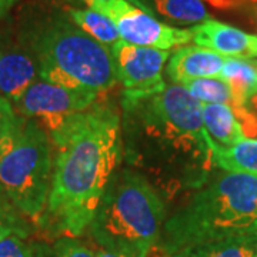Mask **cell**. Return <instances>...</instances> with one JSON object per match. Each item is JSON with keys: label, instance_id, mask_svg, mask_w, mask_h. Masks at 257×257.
<instances>
[{"label": "cell", "instance_id": "1", "mask_svg": "<svg viewBox=\"0 0 257 257\" xmlns=\"http://www.w3.org/2000/svg\"><path fill=\"white\" fill-rule=\"evenodd\" d=\"M123 155L160 197L196 192L216 167L202 103L180 84L123 104Z\"/></svg>", "mask_w": 257, "mask_h": 257}, {"label": "cell", "instance_id": "2", "mask_svg": "<svg viewBox=\"0 0 257 257\" xmlns=\"http://www.w3.org/2000/svg\"><path fill=\"white\" fill-rule=\"evenodd\" d=\"M53 173L46 207L37 220L47 240L83 236L123 159L121 119L106 103H93L55 133Z\"/></svg>", "mask_w": 257, "mask_h": 257}, {"label": "cell", "instance_id": "3", "mask_svg": "<svg viewBox=\"0 0 257 257\" xmlns=\"http://www.w3.org/2000/svg\"><path fill=\"white\" fill-rule=\"evenodd\" d=\"M256 229L257 176L223 170L166 219L155 248L170 256L186 247Z\"/></svg>", "mask_w": 257, "mask_h": 257}, {"label": "cell", "instance_id": "4", "mask_svg": "<svg viewBox=\"0 0 257 257\" xmlns=\"http://www.w3.org/2000/svg\"><path fill=\"white\" fill-rule=\"evenodd\" d=\"M166 221L160 194L132 169H116L89 226L93 243L126 257H147Z\"/></svg>", "mask_w": 257, "mask_h": 257}, {"label": "cell", "instance_id": "5", "mask_svg": "<svg viewBox=\"0 0 257 257\" xmlns=\"http://www.w3.org/2000/svg\"><path fill=\"white\" fill-rule=\"evenodd\" d=\"M32 50L42 80L97 96L117 82L110 47L70 19L56 18L40 26L32 39Z\"/></svg>", "mask_w": 257, "mask_h": 257}, {"label": "cell", "instance_id": "6", "mask_svg": "<svg viewBox=\"0 0 257 257\" xmlns=\"http://www.w3.org/2000/svg\"><path fill=\"white\" fill-rule=\"evenodd\" d=\"M53 173V146L36 120L23 117L0 140V186L26 219H40L46 207Z\"/></svg>", "mask_w": 257, "mask_h": 257}, {"label": "cell", "instance_id": "7", "mask_svg": "<svg viewBox=\"0 0 257 257\" xmlns=\"http://www.w3.org/2000/svg\"><path fill=\"white\" fill-rule=\"evenodd\" d=\"M92 9L110 18L117 26L120 39L128 45L170 50L193 40L190 29L169 26L128 0H106Z\"/></svg>", "mask_w": 257, "mask_h": 257}, {"label": "cell", "instance_id": "8", "mask_svg": "<svg viewBox=\"0 0 257 257\" xmlns=\"http://www.w3.org/2000/svg\"><path fill=\"white\" fill-rule=\"evenodd\" d=\"M114 59L116 77L124 87L123 104H132L163 92L167 86L162 77L169 50L128 45L120 40L110 47Z\"/></svg>", "mask_w": 257, "mask_h": 257}, {"label": "cell", "instance_id": "9", "mask_svg": "<svg viewBox=\"0 0 257 257\" xmlns=\"http://www.w3.org/2000/svg\"><path fill=\"white\" fill-rule=\"evenodd\" d=\"M97 99V94L79 92L40 79L30 84L13 106L20 116L36 120L47 135H52L74 114L89 109Z\"/></svg>", "mask_w": 257, "mask_h": 257}, {"label": "cell", "instance_id": "10", "mask_svg": "<svg viewBox=\"0 0 257 257\" xmlns=\"http://www.w3.org/2000/svg\"><path fill=\"white\" fill-rule=\"evenodd\" d=\"M197 46L233 59H257V36L217 20H206L190 29Z\"/></svg>", "mask_w": 257, "mask_h": 257}, {"label": "cell", "instance_id": "11", "mask_svg": "<svg viewBox=\"0 0 257 257\" xmlns=\"http://www.w3.org/2000/svg\"><path fill=\"white\" fill-rule=\"evenodd\" d=\"M226 60L227 57L197 45L179 47L169 57L167 76L180 86L203 77H220Z\"/></svg>", "mask_w": 257, "mask_h": 257}, {"label": "cell", "instance_id": "12", "mask_svg": "<svg viewBox=\"0 0 257 257\" xmlns=\"http://www.w3.org/2000/svg\"><path fill=\"white\" fill-rule=\"evenodd\" d=\"M37 77L39 66L33 53L16 46L0 47V94L16 103Z\"/></svg>", "mask_w": 257, "mask_h": 257}, {"label": "cell", "instance_id": "13", "mask_svg": "<svg viewBox=\"0 0 257 257\" xmlns=\"http://www.w3.org/2000/svg\"><path fill=\"white\" fill-rule=\"evenodd\" d=\"M202 119L213 150L227 149L246 139L243 123L230 104H203Z\"/></svg>", "mask_w": 257, "mask_h": 257}, {"label": "cell", "instance_id": "14", "mask_svg": "<svg viewBox=\"0 0 257 257\" xmlns=\"http://www.w3.org/2000/svg\"><path fill=\"white\" fill-rule=\"evenodd\" d=\"M165 257H257V229L186 247Z\"/></svg>", "mask_w": 257, "mask_h": 257}, {"label": "cell", "instance_id": "15", "mask_svg": "<svg viewBox=\"0 0 257 257\" xmlns=\"http://www.w3.org/2000/svg\"><path fill=\"white\" fill-rule=\"evenodd\" d=\"M233 93V107H243L257 96V62L227 57L220 74Z\"/></svg>", "mask_w": 257, "mask_h": 257}, {"label": "cell", "instance_id": "16", "mask_svg": "<svg viewBox=\"0 0 257 257\" xmlns=\"http://www.w3.org/2000/svg\"><path fill=\"white\" fill-rule=\"evenodd\" d=\"M216 167L224 172L257 176V139H244L227 149H214Z\"/></svg>", "mask_w": 257, "mask_h": 257}, {"label": "cell", "instance_id": "17", "mask_svg": "<svg viewBox=\"0 0 257 257\" xmlns=\"http://www.w3.org/2000/svg\"><path fill=\"white\" fill-rule=\"evenodd\" d=\"M69 19L84 33L104 46L113 47L121 40L114 22L97 10L72 9L69 10Z\"/></svg>", "mask_w": 257, "mask_h": 257}, {"label": "cell", "instance_id": "18", "mask_svg": "<svg viewBox=\"0 0 257 257\" xmlns=\"http://www.w3.org/2000/svg\"><path fill=\"white\" fill-rule=\"evenodd\" d=\"M152 6L160 16L182 25H200L210 19L203 0H152Z\"/></svg>", "mask_w": 257, "mask_h": 257}, {"label": "cell", "instance_id": "19", "mask_svg": "<svg viewBox=\"0 0 257 257\" xmlns=\"http://www.w3.org/2000/svg\"><path fill=\"white\" fill-rule=\"evenodd\" d=\"M183 87L203 104H233V93L220 77H203L184 83Z\"/></svg>", "mask_w": 257, "mask_h": 257}, {"label": "cell", "instance_id": "20", "mask_svg": "<svg viewBox=\"0 0 257 257\" xmlns=\"http://www.w3.org/2000/svg\"><path fill=\"white\" fill-rule=\"evenodd\" d=\"M35 257H94L90 246L74 237H59L32 244Z\"/></svg>", "mask_w": 257, "mask_h": 257}, {"label": "cell", "instance_id": "21", "mask_svg": "<svg viewBox=\"0 0 257 257\" xmlns=\"http://www.w3.org/2000/svg\"><path fill=\"white\" fill-rule=\"evenodd\" d=\"M32 233V227L28 219L16 209L9 196L0 186V240L8 236L16 234L22 239H26Z\"/></svg>", "mask_w": 257, "mask_h": 257}, {"label": "cell", "instance_id": "22", "mask_svg": "<svg viewBox=\"0 0 257 257\" xmlns=\"http://www.w3.org/2000/svg\"><path fill=\"white\" fill-rule=\"evenodd\" d=\"M23 116H20L13 103L0 94V140L10 135L22 123Z\"/></svg>", "mask_w": 257, "mask_h": 257}, {"label": "cell", "instance_id": "23", "mask_svg": "<svg viewBox=\"0 0 257 257\" xmlns=\"http://www.w3.org/2000/svg\"><path fill=\"white\" fill-rule=\"evenodd\" d=\"M0 257H35L33 247L16 234L0 240Z\"/></svg>", "mask_w": 257, "mask_h": 257}, {"label": "cell", "instance_id": "24", "mask_svg": "<svg viewBox=\"0 0 257 257\" xmlns=\"http://www.w3.org/2000/svg\"><path fill=\"white\" fill-rule=\"evenodd\" d=\"M93 253H94V257H126V256H121V254H117V253H111L109 250H106V248L100 247V246H97L96 243H93L92 247Z\"/></svg>", "mask_w": 257, "mask_h": 257}, {"label": "cell", "instance_id": "25", "mask_svg": "<svg viewBox=\"0 0 257 257\" xmlns=\"http://www.w3.org/2000/svg\"><path fill=\"white\" fill-rule=\"evenodd\" d=\"M15 3H16V0H0V18L5 16Z\"/></svg>", "mask_w": 257, "mask_h": 257}, {"label": "cell", "instance_id": "26", "mask_svg": "<svg viewBox=\"0 0 257 257\" xmlns=\"http://www.w3.org/2000/svg\"><path fill=\"white\" fill-rule=\"evenodd\" d=\"M83 2H84V3H86V5H87L89 8H90V9H92L94 5H97V3H101V2H106V0H83Z\"/></svg>", "mask_w": 257, "mask_h": 257}, {"label": "cell", "instance_id": "27", "mask_svg": "<svg viewBox=\"0 0 257 257\" xmlns=\"http://www.w3.org/2000/svg\"><path fill=\"white\" fill-rule=\"evenodd\" d=\"M147 257H165V256H163L160 251H157L156 248H155V250H153V251H152V253H150V254H149Z\"/></svg>", "mask_w": 257, "mask_h": 257}]
</instances>
